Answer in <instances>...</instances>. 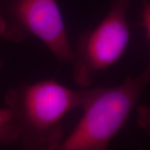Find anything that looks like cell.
Segmentation results:
<instances>
[{"label":"cell","instance_id":"4","mask_svg":"<svg viewBox=\"0 0 150 150\" xmlns=\"http://www.w3.org/2000/svg\"><path fill=\"white\" fill-rule=\"evenodd\" d=\"M129 8V0H112L102 21L81 35L73 61L74 80L79 87H90L97 75L123 55L130 40Z\"/></svg>","mask_w":150,"mask_h":150},{"label":"cell","instance_id":"6","mask_svg":"<svg viewBox=\"0 0 150 150\" xmlns=\"http://www.w3.org/2000/svg\"><path fill=\"white\" fill-rule=\"evenodd\" d=\"M137 112L139 125L150 134V107L144 104L139 105L137 108Z\"/></svg>","mask_w":150,"mask_h":150},{"label":"cell","instance_id":"5","mask_svg":"<svg viewBox=\"0 0 150 150\" xmlns=\"http://www.w3.org/2000/svg\"><path fill=\"white\" fill-rule=\"evenodd\" d=\"M18 141L16 129L8 108H0V143L8 144Z\"/></svg>","mask_w":150,"mask_h":150},{"label":"cell","instance_id":"2","mask_svg":"<svg viewBox=\"0 0 150 150\" xmlns=\"http://www.w3.org/2000/svg\"><path fill=\"white\" fill-rule=\"evenodd\" d=\"M150 85V57L144 71L123 83L88 88L81 107L83 114L60 149L103 150L122 129L144 90Z\"/></svg>","mask_w":150,"mask_h":150},{"label":"cell","instance_id":"8","mask_svg":"<svg viewBox=\"0 0 150 150\" xmlns=\"http://www.w3.org/2000/svg\"><path fill=\"white\" fill-rule=\"evenodd\" d=\"M1 66H2V62L0 61V67H1Z\"/></svg>","mask_w":150,"mask_h":150},{"label":"cell","instance_id":"1","mask_svg":"<svg viewBox=\"0 0 150 150\" xmlns=\"http://www.w3.org/2000/svg\"><path fill=\"white\" fill-rule=\"evenodd\" d=\"M88 88L75 90L54 79L13 87L6 93L18 141L29 149H60L64 139L62 121L81 107Z\"/></svg>","mask_w":150,"mask_h":150},{"label":"cell","instance_id":"3","mask_svg":"<svg viewBox=\"0 0 150 150\" xmlns=\"http://www.w3.org/2000/svg\"><path fill=\"white\" fill-rule=\"evenodd\" d=\"M35 37L56 59L73 64V48L56 0H6L0 8V37L18 43Z\"/></svg>","mask_w":150,"mask_h":150},{"label":"cell","instance_id":"7","mask_svg":"<svg viewBox=\"0 0 150 150\" xmlns=\"http://www.w3.org/2000/svg\"><path fill=\"white\" fill-rule=\"evenodd\" d=\"M142 18H143V24L145 28L148 38L150 40V2H147V1L144 2Z\"/></svg>","mask_w":150,"mask_h":150}]
</instances>
